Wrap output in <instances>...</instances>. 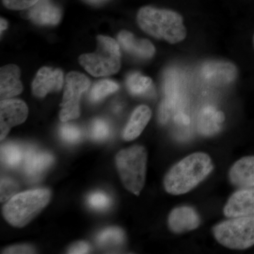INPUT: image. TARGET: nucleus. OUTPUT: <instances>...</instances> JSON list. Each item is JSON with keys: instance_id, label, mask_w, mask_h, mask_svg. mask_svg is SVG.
Listing matches in <instances>:
<instances>
[{"instance_id": "nucleus-34", "label": "nucleus", "mask_w": 254, "mask_h": 254, "mask_svg": "<svg viewBox=\"0 0 254 254\" xmlns=\"http://www.w3.org/2000/svg\"><path fill=\"white\" fill-rule=\"evenodd\" d=\"M253 42H254V37H253Z\"/></svg>"}, {"instance_id": "nucleus-15", "label": "nucleus", "mask_w": 254, "mask_h": 254, "mask_svg": "<svg viewBox=\"0 0 254 254\" xmlns=\"http://www.w3.org/2000/svg\"><path fill=\"white\" fill-rule=\"evenodd\" d=\"M225 115L213 106H205L198 113L197 128L198 133L204 136H212L221 131L225 122Z\"/></svg>"}, {"instance_id": "nucleus-21", "label": "nucleus", "mask_w": 254, "mask_h": 254, "mask_svg": "<svg viewBox=\"0 0 254 254\" xmlns=\"http://www.w3.org/2000/svg\"><path fill=\"white\" fill-rule=\"evenodd\" d=\"M25 151L16 143H7L1 145V160L5 166L10 168L18 167L24 159Z\"/></svg>"}, {"instance_id": "nucleus-7", "label": "nucleus", "mask_w": 254, "mask_h": 254, "mask_svg": "<svg viewBox=\"0 0 254 254\" xmlns=\"http://www.w3.org/2000/svg\"><path fill=\"white\" fill-rule=\"evenodd\" d=\"M90 84V80L81 73L71 71L66 75L63 99L60 105V118L62 122L66 123L80 116V100Z\"/></svg>"}, {"instance_id": "nucleus-18", "label": "nucleus", "mask_w": 254, "mask_h": 254, "mask_svg": "<svg viewBox=\"0 0 254 254\" xmlns=\"http://www.w3.org/2000/svg\"><path fill=\"white\" fill-rule=\"evenodd\" d=\"M118 41L125 51L137 58L150 59L155 55V47L148 40L136 39L130 32H120L118 35Z\"/></svg>"}, {"instance_id": "nucleus-23", "label": "nucleus", "mask_w": 254, "mask_h": 254, "mask_svg": "<svg viewBox=\"0 0 254 254\" xmlns=\"http://www.w3.org/2000/svg\"><path fill=\"white\" fill-rule=\"evenodd\" d=\"M119 86L116 82L111 80H101L97 82L90 93V100L93 103H98L105 97L118 91Z\"/></svg>"}, {"instance_id": "nucleus-10", "label": "nucleus", "mask_w": 254, "mask_h": 254, "mask_svg": "<svg viewBox=\"0 0 254 254\" xmlns=\"http://www.w3.org/2000/svg\"><path fill=\"white\" fill-rule=\"evenodd\" d=\"M223 213L230 218L254 215V187L235 192L227 200Z\"/></svg>"}, {"instance_id": "nucleus-1", "label": "nucleus", "mask_w": 254, "mask_h": 254, "mask_svg": "<svg viewBox=\"0 0 254 254\" xmlns=\"http://www.w3.org/2000/svg\"><path fill=\"white\" fill-rule=\"evenodd\" d=\"M213 162L204 153H192L170 168L164 178V187L172 195H182L198 186L211 173Z\"/></svg>"}, {"instance_id": "nucleus-31", "label": "nucleus", "mask_w": 254, "mask_h": 254, "mask_svg": "<svg viewBox=\"0 0 254 254\" xmlns=\"http://www.w3.org/2000/svg\"><path fill=\"white\" fill-rule=\"evenodd\" d=\"M174 122L179 126H188L190 123V119L184 111H180L174 115Z\"/></svg>"}, {"instance_id": "nucleus-27", "label": "nucleus", "mask_w": 254, "mask_h": 254, "mask_svg": "<svg viewBox=\"0 0 254 254\" xmlns=\"http://www.w3.org/2000/svg\"><path fill=\"white\" fill-rule=\"evenodd\" d=\"M18 190V185L11 179L1 178V202L9 200L11 197L16 194Z\"/></svg>"}, {"instance_id": "nucleus-25", "label": "nucleus", "mask_w": 254, "mask_h": 254, "mask_svg": "<svg viewBox=\"0 0 254 254\" xmlns=\"http://www.w3.org/2000/svg\"><path fill=\"white\" fill-rule=\"evenodd\" d=\"M81 130L78 127L69 124L62 125L60 128V136L64 141L71 144L78 143L82 138Z\"/></svg>"}, {"instance_id": "nucleus-17", "label": "nucleus", "mask_w": 254, "mask_h": 254, "mask_svg": "<svg viewBox=\"0 0 254 254\" xmlns=\"http://www.w3.org/2000/svg\"><path fill=\"white\" fill-rule=\"evenodd\" d=\"M19 68L15 64L6 65L0 71V96L1 100L9 99L23 91L20 81Z\"/></svg>"}, {"instance_id": "nucleus-9", "label": "nucleus", "mask_w": 254, "mask_h": 254, "mask_svg": "<svg viewBox=\"0 0 254 254\" xmlns=\"http://www.w3.org/2000/svg\"><path fill=\"white\" fill-rule=\"evenodd\" d=\"M201 77L213 85L230 84L236 80L237 68L235 64L228 62L211 60L205 62L200 67Z\"/></svg>"}, {"instance_id": "nucleus-11", "label": "nucleus", "mask_w": 254, "mask_h": 254, "mask_svg": "<svg viewBox=\"0 0 254 254\" xmlns=\"http://www.w3.org/2000/svg\"><path fill=\"white\" fill-rule=\"evenodd\" d=\"M64 75L60 68H41L32 83V91L38 98H44L48 93L59 91L63 88Z\"/></svg>"}, {"instance_id": "nucleus-8", "label": "nucleus", "mask_w": 254, "mask_h": 254, "mask_svg": "<svg viewBox=\"0 0 254 254\" xmlns=\"http://www.w3.org/2000/svg\"><path fill=\"white\" fill-rule=\"evenodd\" d=\"M28 115L27 105L22 100H1L0 103V138L2 141L12 127L26 121Z\"/></svg>"}, {"instance_id": "nucleus-29", "label": "nucleus", "mask_w": 254, "mask_h": 254, "mask_svg": "<svg viewBox=\"0 0 254 254\" xmlns=\"http://www.w3.org/2000/svg\"><path fill=\"white\" fill-rule=\"evenodd\" d=\"M36 250L31 245H15L5 249L2 254H35Z\"/></svg>"}, {"instance_id": "nucleus-22", "label": "nucleus", "mask_w": 254, "mask_h": 254, "mask_svg": "<svg viewBox=\"0 0 254 254\" xmlns=\"http://www.w3.org/2000/svg\"><path fill=\"white\" fill-rule=\"evenodd\" d=\"M125 240V234L121 228L108 227L102 230L96 237V242L100 247H113L123 245Z\"/></svg>"}, {"instance_id": "nucleus-13", "label": "nucleus", "mask_w": 254, "mask_h": 254, "mask_svg": "<svg viewBox=\"0 0 254 254\" xmlns=\"http://www.w3.org/2000/svg\"><path fill=\"white\" fill-rule=\"evenodd\" d=\"M168 224L173 233L182 234L198 228L200 218L194 208L185 205L172 210L169 215Z\"/></svg>"}, {"instance_id": "nucleus-30", "label": "nucleus", "mask_w": 254, "mask_h": 254, "mask_svg": "<svg viewBox=\"0 0 254 254\" xmlns=\"http://www.w3.org/2000/svg\"><path fill=\"white\" fill-rule=\"evenodd\" d=\"M91 246L86 242H78L70 247L68 254H88L91 252Z\"/></svg>"}, {"instance_id": "nucleus-32", "label": "nucleus", "mask_w": 254, "mask_h": 254, "mask_svg": "<svg viewBox=\"0 0 254 254\" xmlns=\"http://www.w3.org/2000/svg\"><path fill=\"white\" fill-rule=\"evenodd\" d=\"M0 26H1V29H0L1 30V33L7 28L8 23L4 18H1V24H0Z\"/></svg>"}, {"instance_id": "nucleus-33", "label": "nucleus", "mask_w": 254, "mask_h": 254, "mask_svg": "<svg viewBox=\"0 0 254 254\" xmlns=\"http://www.w3.org/2000/svg\"><path fill=\"white\" fill-rule=\"evenodd\" d=\"M87 1H89V2L93 3V4H98V3L105 1V0H87Z\"/></svg>"}, {"instance_id": "nucleus-24", "label": "nucleus", "mask_w": 254, "mask_h": 254, "mask_svg": "<svg viewBox=\"0 0 254 254\" xmlns=\"http://www.w3.org/2000/svg\"><path fill=\"white\" fill-rule=\"evenodd\" d=\"M111 134V127L109 123L101 119H97L92 123L91 136L95 141H105Z\"/></svg>"}, {"instance_id": "nucleus-20", "label": "nucleus", "mask_w": 254, "mask_h": 254, "mask_svg": "<svg viewBox=\"0 0 254 254\" xmlns=\"http://www.w3.org/2000/svg\"><path fill=\"white\" fill-rule=\"evenodd\" d=\"M127 89L133 95H150L153 93V81L151 78L143 76L140 73L134 72L127 76Z\"/></svg>"}, {"instance_id": "nucleus-28", "label": "nucleus", "mask_w": 254, "mask_h": 254, "mask_svg": "<svg viewBox=\"0 0 254 254\" xmlns=\"http://www.w3.org/2000/svg\"><path fill=\"white\" fill-rule=\"evenodd\" d=\"M39 0H3L6 8L13 10H23L31 8Z\"/></svg>"}, {"instance_id": "nucleus-26", "label": "nucleus", "mask_w": 254, "mask_h": 254, "mask_svg": "<svg viewBox=\"0 0 254 254\" xmlns=\"http://www.w3.org/2000/svg\"><path fill=\"white\" fill-rule=\"evenodd\" d=\"M111 202L109 195L101 191L94 192L88 197V205L95 210H105L109 208Z\"/></svg>"}, {"instance_id": "nucleus-4", "label": "nucleus", "mask_w": 254, "mask_h": 254, "mask_svg": "<svg viewBox=\"0 0 254 254\" xmlns=\"http://www.w3.org/2000/svg\"><path fill=\"white\" fill-rule=\"evenodd\" d=\"M148 153L142 145H132L116 155V165L124 187L136 195L144 187Z\"/></svg>"}, {"instance_id": "nucleus-16", "label": "nucleus", "mask_w": 254, "mask_h": 254, "mask_svg": "<svg viewBox=\"0 0 254 254\" xmlns=\"http://www.w3.org/2000/svg\"><path fill=\"white\" fill-rule=\"evenodd\" d=\"M28 16L37 24L54 26L60 22L61 11L50 0H39L30 8Z\"/></svg>"}, {"instance_id": "nucleus-6", "label": "nucleus", "mask_w": 254, "mask_h": 254, "mask_svg": "<svg viewBox=\"0 0 254 254\" xmlns=\"http://www.w3.org/2000/svg\"><path fill=\"white\" fill-rule=\"evenodd\" d=\"M215 240L226 248L245 250L254 245V215L237 217L213 228Z\"/></svg>"}, {"instance_id": "nucleus-5", "label": "nucleus", "mask_w": 254, "mask_h": 254, "mask_svg": "<svg viewBox=\"0 0 254 254\" xmlns=\"http://www.w3.org/2000/svg\"><path fill=\"white\" fill-rule=\"evenodd\" d=\"M96 52L82 55L78 62L92 76H108L118 73L121 67V53L118 42L110 37L98 36Z\"/></svg>"}, {"instance_id": "nucleus-14", "label": "nucleus", "mask_w": 254, "mask_h": 254, "mask_svg": "<svg viewBox=\"0 0 254 254\" xmlns=\"http://www.w3.org/2000/svg\"><path fill=\"white\" fill-rule=\"evenodd\" d=\"M229 179L235 187H254V155L243 157L235 162L229 171Z\"/></svg>"}, {"instance_id": "nucleus-19", "label": "nucleus", "mask_w": 254, "mask_h": 254, "mask_svg": "<svg viewBox=\"0 0 254 254\" xmlns=\"http://www.w3.org/2000/svg\"><path fill=\"white\" fill-rule=\"evenodd\" d=\"M151 110L146 105H142L133 110L123 131V139L131 141L136 139L149 123L151 118Z\"/></svg>"}, {"instance_id": "nucleus-12", "label": "nucleus", "mask_w": 254, "mask_h": 254, "mask_svg": "<svg viewBox=\"0 0 254 254\" xmlns=\"http://www.w3.org/2000/svg\"><path fill=\"white\" fill-rule=\"evenodd\" d=\"M54 158L48 152L30 148L25 151L23 172L31 182H36L53 165Z\"/></svg>"}, {"instance_id": "nucleus-3", "label": "nucleus", "mask_w": 254, "mask_h": 254, "mask_svg": "<svg viewBox=\"0 0 254 254\" xmlns=\"http://www.w3.org/2000/svg\"><path fill=\"white\" fill-rule=\"evenodd\" d=\"M50 198L51 191L48 189H37L16 193L4 205L3 215L10 225L21 228L46 208Z\"/></svg>"}, {"instance_id": "nucleus-2", "label": "nucleus", "mask_w": 254, "mask_h": 254, "mask_svg": "<svg viewBox=\"0 0 254 254\" xmlns=\"http://www.w3.org/2000/svg\"><path fill=\"white\" fill-rule=\"evenodd\" d=\"M137 22L147 34L170 44L180 43L187 37L183 17L173 10L143 6L137 14Z\"/></svg>"}]
</instances>
